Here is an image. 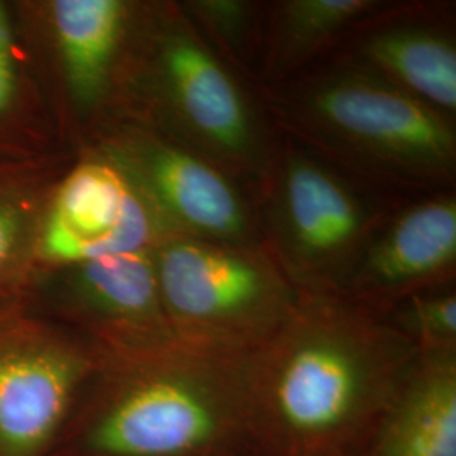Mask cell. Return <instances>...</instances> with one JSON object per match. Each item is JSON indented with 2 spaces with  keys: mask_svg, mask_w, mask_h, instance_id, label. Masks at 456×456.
<instances>
[{
  "mask_svg": "<svg viewBox=\"0 0 456 456\" xmlns=\"http://www.w3.org/2000/svg\"><path fill=\"white\" fill-rule=\"evenodd\" d=\"M167 239L173 237L129 176L94 151L69 166L54 190L41 230L39 264L45 274L152 250Z\"/></svg>",
  "mask_w": 456,
  "mask_h": 456,
  "instance_id": "9c48e42d",
  "label": "cell"
},
{
  "mask_svg": "<svg viewBox=\"0 0 456 456\" xmlns=\"http://www.w3.org/2000/svg\"><path fill=\"white\" fill-rule=\"evenodd\" d=\"M456 262V200L440 196L401 213L352 264L333 293L387 313L409 294L436 289Z\"/></svg>",
  "mask_w": 456,
  "mask_h": 456,
  "instance_id": "8fae6325",
  "label": "cell"
},
{
  "mask_svg": "<svg viewBox=\"0 0 456 456\" xmlns=\"http://www.w3.org/2000/svg\"><path fill=\"white\" fill-rule=\"evenodd\" d=\"M248 355L178 340L98 354L51 456H254Z\"/></svg>",
  "mask_w": 456,
  "mask_h": 456,
  "instance_id": "7a4b0ae2",
  "label": "cell"
},
{
  "mask_svg": "<svg viewBox=\"0 0 456 456\" xmlns=\"http://www.w3.org/2000/svg\"><path fill=\"white\" fill-rule=\"evenodd\" d=\"M360 456H456V352L418 354Z\"/></svg>",
  "mask_w": 456,
  "mask_h": 456,
  "instance_id": "5bb4252c",
  "label": "cell"
},
{
  "mask_svg": "<svg viewBox=\"0 0 456 456\" xmlns=\"http://www.w3.org/2000/svg\"><path fill=\"white\" fill-rule=\"evenodd\" d=\"M418 354L456 352L455 289H426L397 301L386 313Z\"/></svg>",
  "mask_w": 456,
  "mask_h": 456,
  "instance_id": "ac0fdd59",
  "label": "cell"
},
{
  "mask_svg": "<svg viewBox=\"0 0 456 456\" xmlns=\"http://www.w3.org/2000/svg\"><path fill=\"white\" fill-rule=\"evenodd\" d=\"M20 46L9 7L0 2V158L48 152L36 126L37 103L31 100Z\"/></svg>",
  "mask_w": 456,
  "mask_h": 456,
  "instance_id": "e0dca14e",
  "label": "cell"
},
{
  "mask_svg": "<svg viewBox=\"0 0 456 456\" xmlns=\"http://www.w3.org/2000/svg\"><path fill=\"white\" fill-rule=\"evenodd\" d=\"M164 314L181 343L247 355L294 310L301 289L261 247L175 237L152 248Z\"/></svg>",
  "mask_w": 456,
  "mask_h": 456,
  "instance_id": "5b68a950",
  "label": "cell"
},
{
  "mask_svg": "<svg viewBox=\"0 0 456 456\" xmlns=\"http://www.w3.org/2000/svg\"><path fill=\"white\" fill-rule=\"evenodd\" d=\"M56 322L98 354L137 352L175 342L164 314L152 250L49 271Z\"/></svg>",
  "mask_w": 456,
  "mask_h": 456,
  "instance_id": "30bf717a",
  "label": "cell"
},
{
  "mask_svg": "<svg viewBox=\"0 0 456 456\" xmlns=\"http://www.w3.org/2000/svg\"><path fill=\"white\" fill-rule=\"evenodd\" d=\"M273 193L282 269L299 289L333 293L369 232L362 200L325 164L297 151L282 156Z\"/></svg>",
  "mask_w": 456,
  "mask_h": 456,
  "instance_id": "ba28073f",
  "label": "cell"
},
{
  "mask_svg": "<svg viewBox=\"0 0 456 456\" xmlns=\"http://www.w3.org/2000/svg\"><path fill=\"white\" fill-rule=\"evenodd\" d=\"M144 196L169 237L257 247L244 196L215 164L134 118L105 124L95 149Z\"/></svg>",
  "mask_w": 456,
  "mask_h": 456,
  "instance_id": "52a82bcc",
  "label": "cell"
},
{
  "mask_svg": "<svg viewBox=\"0 0 456 456\" xmlns=\"http://www.w3.org/2000/svg\"><path fill=\"white\" fill-rule=\"evenodd\" d=\"M284 117L380 175L440 183L455 175L450 118L363 68L330 71L282 100Z\"/></svg>",
  "mask_w": 456,
  "mask_h": 456,
  "instance_id": "277c9868",
  "label": "cell"
},
{
  "mask_svg": "<svg viewBox=\"0 0 456 456\" xmlns=\"http://www.w3.org/2000/svg\"><path fill=\"white\" fill-rule=\"evenodd\" d=\"M97 367L94 345L31 299L0 303V456H51Z\"/></svg>",
  "mask_w": 456,
  "mask_h": 456,
  "instance_id": "8992f818",
  "label": "cell"
},
{
  "mask_svg": "<svg viewBox=\"0 0 456 456\" xmlns=\"http://www.w3.org/2000/svg\"><path fill=\"white\" fill-rule=\"evenodd\" d=\"M131 31L115 95L129 118L161 132L224 173L267 181L261 126L227 66L175 5H151Z\"/></svg>",
  "mask_w": 456,
  "mask_h": 456,
  "instance_id": "3957f363",
  "label": "cell"
},
{
  "mask_svg": "<svg viewBox=\"0 0 456 456\" xmlns=\"http://www.w3.org/2000/svg\"><path fill=\"white\" fill-rule=\"evenodd\" d=\"M48 20L66 92L78 117L114 100L135 7L124 0H53Z\"/></svg>",
  "mask_w": 456,
  "mask_h": 456,
  "instance_id": "7c38bea8",
  "label": "cell"
},
{
  "mask_svg": "<svg viewBox=\"0 0 456 456\" xmlns=\"http://www.w3.org/2000/svg\"><path fill=\"white\" fill-rule=\"evenodd\" d=\"M418 350L386 313L305 291L248 355L254 456H360Z\"/></svg>",
  "mask_w": 456,
  "mask_h": 456,
  "instance_id": "6da1fadb",
  "label": "cell"
},
{
  "mask_svg": "<svg viewBox=\"0 0 456 456\" xmlns=\"http://www.w3.org/2000/svg\"><path fill=\"white\" fill-rule=\"evenodd\" d=\"M379 0H288L273 11L264 75L281 78L335 36L382 9Z\"/></svg>",
  "mask_w": 456,
  "mask_h": 456,
  "instance_id": "2e32d148",
  "label": "cell"
},
{
  "mask_svg": "<svg viewBox=\"0 0 456 456\" xmlns=\"http://www.w3.org/2000/svg\"><path fill=\"white\" fill-rule=\"evenodd\" d=\"M363 69L421 100L440 114L456 112V48L448 34L419 22H389L359 48Z\"/></svg>",
  "mask_w": 456,
  "mask_h": 456,
  "instance_id": "9a60e30c",
  "label": "cell"
},
{
  "mask_svg": "<svg viewBox=\"0 0 456 456\" xmlns=\"http://www.w3.org/2000/svg\"><path fill=\"white\" fill-rule=\"evenodd\" d=\"M191 20L215 34L232 53L244 51L254 9L237 0H195L181 5Z\"/></svg>",
  "mask_w": 456,
  "mask_h": 456,
  "instance_id": "d6986e66",
  "label": "cell"
},
{
  "mask_svg": "<svg viewBox=\"0 0 456 456\" xmlns=\"http://www.w3.org/2000/svg\"><path fill=\"white\" fill-rule=\"evenodd\" d=\"M66 171L54 151L0 158V303L33 297L43 274L41 230Z\"/></svg>",
  "mask_w": 456,
  "mask_h": 456,
  "instance_id": "4fadbf2b",
  "label": "cell"
}]
</instances>
